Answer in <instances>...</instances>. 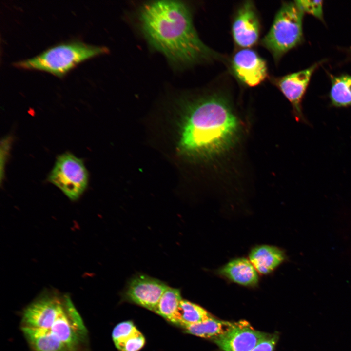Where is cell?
<instances>
[{"mask_svg":"<svg viewBox=\"0 0 351 351\" xmlns=\"http://www.w3.org/2000/svg\"><path fill=\"white\" fill-rule=\"evenodd\" d=\"M138 20L149 44L175 65L188 66L219 58L199 38L190 8L183 2H148L140 7Z\"/></svg>","mask_w":351,"mask_h":351,"instance_id":"6da1fadb","label":"cell"},{"mask_svg":"<svg viewBox=\"0 0 351 351\" xmlns=\"http://www.w3.org/2000/svg\"><path fill=\"white\" fill-rule=\"evenodd\" d=\"M181 139L183 149L201 157H212L234 143L239 124L229 101L218 94L203 95L191 101Z\"/></svg>","mask_w":351,"mask_h":351,"instance_id":"7a4b0ae2","label":"cell"},{"mask_svg":"<svg viewBox=\"0 0 351 351\" xmlns=\"http://www.w3.org/2000/svg\"><path fill=\"white\" fill-rule=\"evenodd\" d=\"M108 51L106 47L73 41L55 45L34 58L15 62L14 65L20 69L45 71L62 77L79 63Z\"/></svg>","mask_w":351,"mask_h":351,"instance_id":"3957f363","label":"cell"},{"mask_svg":"<svg viewBox=\"0 0 351 351\" xmlns=\"http://www.w3.org/2000/svg\"><path fill=\"white\" fill-rule=\"evenodd\" d=\"M303 14L294 1L283 3L277 11L269 31L261 41L276 61L301 42Z\"/></svg>","mask_w":351,"mask_h":351,"instance_id":"277c9868","label":"cell"},{"mask_svg":"<svg viewBox=\"0 0 351 351\" xmlns=\"http://www.w3.org/2000/svg\"><path fill=\"white\" fill-rule=\"evenodd\" d=\"M74 306L67 294L46 290L24 310L21 327L49 329Z\"/></svg>","mask_w":351,"mask_h":351,"instance_id":"5b68a950","label":"cell"},{"mask_svg":"<svg viewBox=\"0 0 351 351\" xmlns=\"http://www.w3.org/2000/svg\"><path fill=\"white\" fill-rule=\"evenodd\" d=\"M48 180L70 199H78L88 182V173L83 161L70 153L58 156Z\"/></svg>","mask_w":351,"mask_h":351,"instance_id":"8992f818","label":"cell"},{"mask_svg":"<svg viewBox=\"0 0 351 351\" xmlns=\"http://www.w3.org/2000/svg\"><path fill=\"white\" fill-rule=\"evenodd\" d=\"M168 286L159 279L145 273H137L127 281L121 296L125 301L154 312Z\"/></svg>","mask_w":351,"mask_h":351,"instance_id":"52a82bcc","label":"cell"},{"mask_svg":"<svg viewBox=\"0 0 351 351\" xmlns=\"http://www.w3.org/2000/svg\"><path fill=\"white\" fill-rule=\"evenodd\" d=\"M231 68L238 80L248 87L259 85L268 76L266 61L250 48H242L234 55Z\"/></svg>","mask_w":351,"mask_h":351,"instance_id":"ba28073f","label":"cell"},{"mask_svg":"<svg viewBox=\"0 0 351 351\" xmlns=\"http://www.w3.org/2000/svg\"><path fill=\"white\" fill-rule=\"evenodd\" d=\"M260 25L254 5L247 1L238 8L234 18L232 33L235 44L242 48H250L256 44Z\"/></svg>","mask_w":351,"mask_h":351,"instance_id":"9c48e42d","label":"cell"},{"mask_svg":"<svg viewBox=\"0 0 351 351\" xmlns=\"http://www.w3.org/2000/svg\"><path fill=\"white\" fill-rule=\"evenodd\" d=\"M268 334L242 320L234 322L231 329L214 341L224 351H251Z\"/></svg>","mask_w":351,"mask_h":351,"instance_id":"30bf717a","label":"cell"},{"mask_svg":"<svg viewBox=\"0 0 351 351\" xmlns=\"http://www.w3.org/2000/svg\"><path fill=\"white\" fill-rule=\"evenodd\" d=\"M315 64L306 69L273 79V82L292 106L297 121H304L301 101L311 77L317 67Z\"/></svg>","mask_w":351,"mask_h":351,"instance_id":"8fae6325","label":"cell"},{"mask_svg":"<svg viewBox=\"0 0 351 351\" xmlns=\"http://www.w3.org/2000/svg\"><path fill=\"white\" fill-rule=\"evenodd\" d=\"M214 273L226 281L244 287H254L259 282V273L249 259L244 257L230 260Z\"/></svg>","mask_w":351,"mask_h":351,"instance_id":"7c38bea8","label":"cell"},{"mask_svg":"<svg viewBox=\"0 0 351 351\" xmlns=\"http://www.w3.org/2000/svg\"><path fill=\"white\" fill-rule=\"evenodd\" d=\"M248 259L259 275H268L286 261L287 256L284 251L277 246L260 244L250 250Z\"/></svg>","mask_w":351,"mask_h":351,"instance_id":"4fadbf2b","label":"cell"},{"mask_svg":"<svg viewBox=\"0 0 351 351\" xmlns=\"http://www.w3.org/2000/svg\"><path fill=\"white\" fill-rule=\"evenodd\" d=\"M113 342L119 351H139L145 344L143 334L131 321L117 324L112 334Z\"/></svg>","mask_w":351,"mask_h":351,"instance_id":"5bb4252c","label":"cell"},{"mask_svg":"<svg viewBox=\"0 0 351 351\" xmlns=\"http://www.w3.org/2000/svg\"><path fill=\"white\" fill-rule=\"evenodd\" d=\"M21 330L34 351H72L47 329L21 327Z\"/></svg>","mask_w":351,"mask_h":351,"instance_id":"9a60e30c","label":"cell"},{"mask_svg":"<svg viewBox=\"0 0 351 351\" xmlns=\"http://www.w3.org/2000/svg\"><path fill=\"white\" fill-rule=\"evenodd\" d=\"M234 323L218 320L212 317L205 321L183 326L188 333L207 339H214L226 333Z\"/></svg>","mask_w":351,"mask_h":351,"instance_id":"2e32d148","label":"cell"},{"mask_svg":"<svg viewBox=\"0 0 351 351\" xmlns=\"http://www.w3.org/2000/svg\"><path fill=\"white\" fill-rule=\"evenodd\" d=\"M213 317L200 306L188 300L182 299L174 324L179 326L197 323Z\"/></svg>","mask_w":351,"mask_h":351,"instance_id":"e0dca14e","label":"cell"},{"mask_svg":"<svg viewBox=\"0 0 351 351\" xmlns=\"http://www.w3.org/2000/svg\"><path fill=\"white\" fill-rule=\"evenodd\" d=\"M182 299L179 289L168 286L161 297L154 312L174 324Z\"/></svg>","mask_w":351,"mask_h":351,"instance_id":"ac0fdd59","label":"cell"},{"mask_svg":"<svg viewBox=\"0 0 351 351\" xmlns=\"http://www.w3.org/2000/svg\"><path fill=\"white\" fill-rule=\"evenodd\" d=\"M330 98L333 105L346 107L351 105V76L343 75L332 78Z\"/></svg>","mask_w":351,"mask_h":351,"instance_id":"d6986e66","label":"cell"},{"mask_svg":"<svg viewBox=\"0 0 351 351\" xmlns=\"http://www.w3.org/2000/svg\"><path fill=\"white\" fill-rule=\"evenodd\" d=\"M294 2L303 13L310 14L320 20H323L322 0H295Z\"/></svg>","mask_w":351,"mask_h":351,"instance_id":"ffe728a7","label":"cell"},{"mask_svg":"<svg viewBox=\"0 0 351 351\" xmlns=\"http://www.w3.org/2000/svg\"><path fill=\"white\" fill-rule=\"evenodd\" d=\"M277 340V336L276 335L268 334L251 351H273Z\"/></svg>","mask_w":351,"mask_h":351,"instance_id":"44dd1931","label":"cell"},{"mask_svg":"<svg viewBox=\"0 0 351 351\" xmlns=\"http://www.w3.org/2000/svg\"><path fill=\"white\" fill-rule=\"evenodd\" d=\"M11 139L10 137L4 138L0 145V180H2L3 175L4 167L7 156L10 148Z\"/></svg>","mask_w":351,"mask_h":351,"instance_id":"7402d4cb","label":"cell"}]
</instances>
